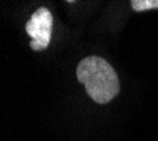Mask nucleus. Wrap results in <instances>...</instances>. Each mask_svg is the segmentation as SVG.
Here are the masks:
<instances>
[{
    "mask_svg": "<svg viewBox=\"0 0 158 141\" xmlns=\"http://www.w3.org/2000/svg\"><path fill=\"white\" fill-rule=\"evenodd\" d=\"M131 7L134 11H145V10L158 9V0H133Z\"/></svg>",
    "mask_w": 158,
    "mask_h": 141,
    "instance_id": "obj_3",
    "label": "nucleus"
},
{
    "mask_svg": "<svg viewBox=\"0 0 158 141\" xmlns=\"http://www.w3.org/2000/svg\"><path fill=\"white\" fill-rule=\"evenodd\" d=\"M76 76L83 83L88 95L99 105H106L120 90L117 73L112 65L100 56H88L79 62Z\"/></svg>",
    "mask_w": 158,
    "mask_h": 141,
    "instance_id": "obj_1",
    "label": "nucleus"
},
{
    "mask_svg": "<svg viewBox=\"0 0 158 141\" xmlns=\"http://www.w3.org/2000/svg\"><path fill=\"white\" fill-rule=\"evenodd\" d=\"M54 17L47 7H40L26 24V31L31 37L30 47L33 51H43L48 47L52 34Z\"/></svg>",
    "mask_w": 158,
    "mask_h": 141,
    "instance_id": "obj_2",
    "label": "nucleus"
}]
</instances>
